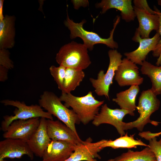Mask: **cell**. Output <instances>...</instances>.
Instances as JSON below:
<instances>
[{
    "instance_id": "cell-20",
    "label": "cell",
    "mask_w": 161,
    "mask_h": 161,
    "mask_svg": "<svg viewBox=\"0 0 161 161\" xmlns=\"http://www.w3.org/2000/svg\"><path fill=\"white\" fill-rule=\"evenodd\" d=\"M140 91L139 86H132L128 89L117 93L116 98L112 101L116 103L120 109L128 111L134 114L136 109V99Z\"/></svg>"
},
{
    "instance_id": "cell-27",
    "label": "cell",
    "mask_w": 161,
    "mask_h": 161,
    "mask_svg": "<svg viewBox=\"0 0 161 161\" xmlns=\"http://www.w3.org/2000/svg\"><path fill=\"white\" fill-rule=\"evenodd\" d=\"M149 141V148L154 153L157 161H161V138L157 141L156 137H154Z\"/></svg>"
},
{
    "instance_id": "cell-28",
    "label": "cell",
    "mask_w": 161,
    "mask_h": 161,
    "mask_svg": "<svg viewBox=\"0 0 161 161\" xmlns=\"http://www.w3.org/2000/svg\"><path fill=\"white\" fill-rule=\"evenodd\" d=\"M138 135L141 137L149 140L153 137H158L161 135V131L157 133H152L149 131H143L139 132Z\"/></svg>"
},
{
    "instance_id": "cell-24",
    "label": "cell",
    "mask_w": 161,
    "mask_h": 161,
    "mask_svg": "<svg viewBox=\"0 0 161 161\" xmlns=\"http://www.w3.org/2000/svg\"><path fill=\"white\" fill-rule=\"evenodd\" d=\"M114 159V161H157L154 154L148 147L140 151L129 150Z\"/></svg>"
},
{
    "instance_id": "cell-13",
    "label": "cell",
    "mask_w": 161,
    "mask_h": 161,
    "mask_svg": "<svg viewBox=\"0 0 161 161\" xmlns=\"http://www.w3.org/2000/svg\"><path fill=\"white\" fill-rule=\"evenodd\" d=\"M92 141V139L89 137L77 144L73 153L65 161H97V158L100 159L98 153L103 149L100 147L103 140Z\"/></svg>"
},
{
    "instance_id": "cell-33",
    "label": "cell",
    "mask_w": 161,
    "mask_h": 161,
    "mask_svg": "<svg viewBox=\"0 0 161 161\" xmlns=\"http://www.w3.org/2000/svg\"><path fill=\"white\" fill-rule=\"evenodd\" d=\"M157 2L158 5L161 6V0H157Z\"/></svg>"
},
{
    "instance_id": "cell-19",
    "label": "cell",
    "mask_w": 161,
    "mask_h": 161,
    "mask_svg": "<svg viewBox=\"0 0 161 161\" xmlns=\"http://www.w3.org/2000/svg\"><path fill=\"white\" fill-rule=\"evenodd\" d=\"M15 19L14 16L7 15L0 21V49H6L14 46Z\"/></svg>"
},
{
    "instance_id": "cell-34",
    "label": "cell",
    "mask_w": 161,
    "mask_h": 161,
    "mask_svg": "<svg viewBox=\"0 0 161 161\" xmlns=\"http://www.w3.org/2000/svg\"><path fill=\"white\" fill-rule=\"evenodd\" d=\"M107 161H114V159H110L109 160Z\"/></svg>"
},
{
    "instance_id": "cell-1",
    "label": "cell",
    "mask_w": 161,
    "mask_h": 161,
    "mask_svg": "<svg viewBox=\"0 0 161 161\" xmlns=\"http://www.w3.org/2000/svg\"><path fill=\"white\" fill-rule=\"evenodd\" d=\"M59 97L62 101L65 102L66 107L72 108L80 122L84 125L93 120L99 112L100 107L104 102V100L95 99L91 91L82 97L75 96L71 93H61Z\"/></svg>"
},
{
    "instance_id": "cell-14",
    "label": "cell",
    "mask_w": 161,
    "mask_h": 161,
    "mask_svg": "<svg viewBox=\"0 0 161 161\" xmlns=\"http://www.w3.org/2000/svg\"><path fill=\"white\" fill-rule=\"evenodd\" d=\"M136 16L139 23L137 28L142 38H149L153 30L158 32L159 29V17L156 10L149 11L133 6Z\"/></svg>"
},
{
    "instance_id": "cell-15",
    "label": "cell",
    "mask_w": 161,
    "mask_h": 161,
    "mask_svg": "<svg viewBox=\"0 0 161 161\" xmlns=\"http://www.w3.org/2000/svg\"><path fill=\"white\" fill-rule=\"evenodd\" d=\"M47 126L48 136L52 140L66 141L76 144L83 141L78 134L59 120L47 119Z\"/></svg>"
},
{
    "instance_id": "cell-26",
    "label": "cell",
    "mask_w": 161,
    "mask_h": 161,
    "mask_svg": "<svg viewBox=\"0 0 161 161\" xmlns=\"http://www.w3.org/2000/svg\"><path fill=\"white\" fill-rule=\"evenodd\" d=\"M0 65L8 69L14 67L13 63L10 58L9 52L6 49H0Z\"/></svg>"
},
{
    "instance_id": "cell-11",
    "label": "cell",
    "mask_w": 161,
    "mask_h": 161,
    "mask_svg": "<svg viewBox=\"0 0 161 161\" xmlns=\"http://www.w3.org/2000/svg\"><path fill=\"white\" fill-rule=\"evenodd\" d=\"M126 58H123L116 71L114 79L120 86H139L143 78L140 75L139 68Z\"/></svg>"
},
{
    "instance_id": "cell-7",
    "label": "cell",
    "mask_w": 161,
    "mask_h": 161,
    "mask_svg": "<svg viewBox=\"0 0 161 161\" xmlns=\"http://www.w3.org/2000/svg\"><path fill=\"white\" fill-rule=\"evenodd\" d=\"M108 54L109 63L106 72L104 73L103 70H100L97 74V79L90 78L89 79L96 94L104 96L109 100V87L113 83L115 71L122 61V55L116 49L110 50Z\"/></svg>"
},
{
    "instance_id": "cell-23",
    "label": "cell",
    "mask_w": 161,
    "mask_h": 161,
    "mask_svg": "<svg viewBox=\"0 0 161 161\" xmlns=\"http://www.w3.org/2000/svg\"><path fill=\"white\" fill-rule=\"evenodd\" d=\"M85 76L83 70L66 68L62 93H71L79 86Z\"/></svg>"
},
{
    "instance_id": "cell-25",
    "label": "cell",
    "mask_w": 161,
    "mask_h": 161,
    "mask_svg": "<svg viewBox=\"0 0 161 161\" xmlns=\"http://www.w3.org/2000/svg\"><path fill=\"white\" fill-rule=\"evenodd\" d=\"M66 69L65 67L61 65L58 67L52 65L49 68L51 75L56 83L58 88L61 91L63 89Z\"/></svg>"
},
{
    "instance_id": "cell-3",
    "label": "cell",
    "mask_w": 161,
    "mask_h": 161,
    "mask_svg": "<svg viewBox=\"0 0 161 161\" xmlns=\"http://www.w3.org/2000/svg\"><path fill=\"white\" fill-rule=\"evenodd\" d=\"M55 59L60 65L66 68L81 70L87 68L91 63L86 46L74 41L61 47L56 54Z\"/></svg>"
},
{
    "instance_id": "cell-29",
    "label": "cell",
    "mask_w": 161,
    "mask_h": 161,
    "mask_svg": "<svg viewBox=\"0 0 161 161\" xmlns=\"http://www.w3.org/2000/svg\"><path fill=\"white\" fill-rule=\"evenodd\" d=\"M153 55L154 57H158L156 63V65L159 66L161 65V44H157L153 51Z\"/></svg>"
},
{
    "instance_id": "cell-8",
    "label": "cell",
    "mask_w": 161,
    "mask_h": 161,
    "mask_svg": "<svg viewBox=\"0 0 161 161\" xmlns=\"http://www.w3.org/2000/svg\"><path fill=\"white\" fill-rule=\"evenodd\" d=\"M127 114L132 116L134 115L128 111L121 109H111L105 104L101 106L100 112L95 116L92 123L96 126L103 124H110L115 128L121 136H123L126 134L123 129L124 122L123 120Z\"/></svg>"
},
{
    "instance_id": "cell-17",
    "label": "cell",
    "mask_w": 161,
    "mask_h": 161,
    "mask_svg": "<svg viewBox=\"0 0 161 161\" xmlns=\"http://www.w3.org/2000/svg\"><path fill=\"white\" fill-rule=\"evenodd\" d=\"M77 144L69 142L52 140L42 157L46 161H65L74 152Z\"/></svg>"
},
{
    "instance_id": "cell-4",
    "label": "cell",
    "mask_w": 161,
    "mask_h": 161,
    "mask_svg": "<svg viewBox=\"0 0 161 161\" xmlns=\"http://www.w3.org/2000/svg\"><path fill=\"white\" fill-rule=\"evenodd\" d=\"M160 102L151 89L142 91L139 99L138 105L136 109L140 114L139 117L135 120L124 122V130L136 128L140 132L143 131L144 126L148 123L157 126L159 122L151 120V114L159 109Z\"/></svg>"
},
{
    "instance_id": "cell-32",
    "label": "cell",
    "mask_w": 161,
    "mask_h": 161,
    "mask_svg": "<svg viewBox=\"0 0 161 161\" xmlns=\"http://www.w3.org/2000/svg\"><path fill=\"white\" fill-rule=\"evenodd\" d=\"M4 1L3 0H0V21L3 20L4 17L3 15V7Z\"/></svg>"
},
{
    "instance_id": "cell-18",
    "label": "cell",
    "mask_w": 161,
    "mask_h": 161,
    "mask_svg": "<svg viewBox=\"0 0 161 161\" xmlns=\"http://www.w3.org/2000/svg\"><path fill=\"white\" fill-rule=\"evenodd\" d=\"M131 1V0H103L95 6L101 9L102 14L111 8L117 9L121 12V18L129 22L134 21L136 17Z\"/></svg>"
},
{
    "instance_id": "cell-30",
    "label": "cell",
    "mask_w": 161,
    "mask_h": 161,
    "mask_svg": "<svg viewBox=\"0 0 161 161\" xmlns=\"http://www.w3.org/2000/svg\"><path fill=\"white\" fill-rule=\"evenodd\" d=\"M8 69L6 67L0 65V81L4 82L8 79Z\"/></svg>"
},
{
    "instance_id": "cell-31",
    "label": "cell",
    "mask_w": 161,
    "mask_h": 161,
    "mask_svg": "<svg viewBox=\"0 0 161 161\" xmlns=\"http://www.w3.org/2000/svg\"><path fill=\"white\" fill-rule=\"evenodd\" d=\"M154 10L157 12L159 17V29L158 32H158L159 33L161 37V39L158 44H161V12L156 7L154 8Z\"/></svg>"
},
{
    "instance_id": "cell-9",
    "label": "cell",
    "mask_w": 161,
    "mask_h": 161,
    "mask_svg": "<svg viewBox=\"0 0 161 161\" xmlns=\"http://www.w3.org/2000/svg\"><path fill=\"white\" fill-rule=\"evenodd\" d=\"M39 117L13 121L3 134L5 139L21 140L27 142L38 126Z\"/></svg>"
},
{
    "instance_id": "cell-10",
    "label": "cell",
    "mask_w": 161,
    "mask_h": 161,
    "mask_svg": "<svg viewBox=\"0 0 161 161\" xmlns=\"http://www.w3.org/2000/svg\"><path fill=\"white\" fill-rule=\"evenodd\" d=\"M160 39V35L157 32L151 38H142L136 29L132 40L138 42L139 46L135 50L125 52L124 55L126 58L134 63L142 65L148 54L154 50Z\"/></svg>"
},
{
    "instance_id": "cell-2",
    "label": "cell",
    "mask_w": 161,
    "mask_h": 161,
    "mask_svg": "<svg viewBox=\"0 0 161 161\" xmlns=\"http://www.w3.org/2000/svg\"><path fill=\"white\" fill-rule=\"evenodd\" d=\"M120 21V16H118L114 23L113 28L110 32V36L107 38H103L95 32L86 30L83 27L86 20H83L80 23H75L70 19L67 13V18L64 23L70 31V38L74 39L78 37L80 38L87 49L92 51L94 45L98 44H105L112 49L118 48V44L114 41L113 35L116 27Z\"/></svg>"
},
{
    "instance_id": "cell-12",
    "label": "cell",
    "mask_w": 161,
    "mask_h": 161,
    "mask_svg": "<svg viewBox=\"0 0 161 161\" xmlns=\"http://www.w3.org/2000/svg\"><path fill=\"white\" fill-rule=\"evenodd\" d=\"M28 156L31 160L34 154L27 142L15 139L6 138L0 142V161L5 158H20L24 155Z\"/></svg>"
},
{
    "instance_id": "cell-35",
    "label": "cell",
    "mask_w": 161,
    "mask_h": 161,
    "mask_svg": "<svg viewBox=\"0 0 161 161\" xmlns=\"http://www.w3.org/2000/svg\"><path fill=\"white\" fill-rule=\"evenodd\" d=\"M4 161H7L4 160ZM42 161H46L43 160Z\"/></svg>"
},
{
    "instance_id": "cell-22",
    "label": "cell",
    "mask_w": 161,
    "mask_h": 161,
    "mask_svg": "<svg viewBox=\"0 0 161 161\" xmlns=\"http://www.w3.org/2000/svg\"><path fill=\"white\" fill-rule=\"evenodd\" d=\"M134 134L129 136L126 133L125 135L114 140L103 139L100 147L102 149L107 147L114 149L136 148L138 145L149 147L148 145L145 143L140 140L134 139Z\"/></svg>"
},
{
    "instance_id": "cell-6",
    "label": "cell",
    "mask_w": 161,
    "mask_h": 161,
    "mask_svg": "<svg viewBox=\"0 0 161 161\" xmlns=\"http://www.w3.org/2000/svg\"><path fill=\"white\" fill-rule=\"evenodd\" d=\"M1 102L5 106L16 107L13 111V115H6L3 117L4 120L1 124V129L4 132L6 131L13 121L17 120H27L37 117L53 120L52 115L47 112H44L39 105L27 106L24 102L7 99L3 100Z\"/></svg>"
},
{
    "instance_id": "cell-5",
    "label": "cell",
    "mask_w": 161,
    "mask_h": 161,
    "mask_svg": "<svg viewBox=\"0 0 161 161\" xmlns=\"http://www.w3.org/2000/svg\"><path fill=\"white\" fill-rule=\"evenodd\" d=\"M61 101L53 92L45 91L41 95L38 103L47 112L56 117L78 134L75 124L80 123L78 117L72 109H69Z\"/></svg>"
},
{
    "instance_id": "cell-16",
    "label": "cell",
    "mask_w": 161,
    "mask_h": 161,
    "mask_svg": "<svg viewBox=\"0 0 161 161\" xmlns=\"http://www.w3.org/2000/svg\"><path fill=\"white\" fill-rule=\"evenodd\" d=\"M47 119L41 118L38 126L27 142L33 154L40 157H42L51 141L47 131Z\"/></svg>"
},
{
    "instance_id": "cell-21",
    "label": "cell",
    "mask_w": 161,
    "mask_h": 161,
    "mask_svg": "<svg viewBox=\"0 0 161 161\" xmlns=\"http://www.w3.org/2000/svg\"><path fill=\"white\" fill-rule=\"evenodd\" d=\"M140 69L141 73L147 75L152 83L151 89L157 96L161 94V65L154 66L145 61Z\"/></svg>"
}]
</instances>
